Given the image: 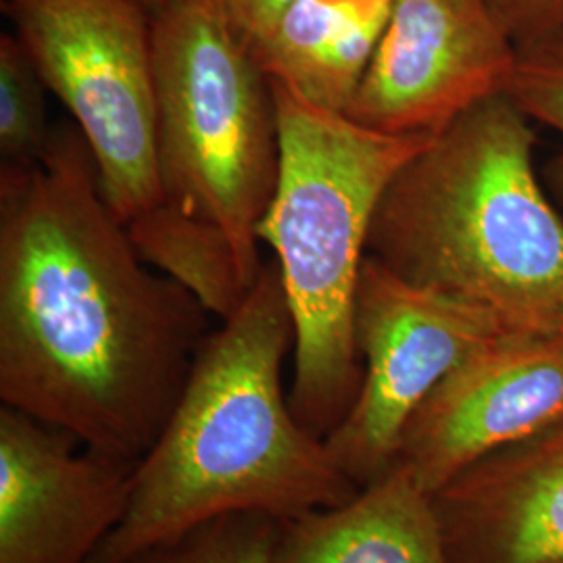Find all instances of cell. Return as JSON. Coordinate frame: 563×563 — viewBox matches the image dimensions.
Masks as SVG:
<instances>
[{
  "label": "cell",
  "instance_id": "cell-15",
  "mask_svg": "<svg viewBox=\"0 0 563 563\" xmlns=\"http://www.w3.org/2000/svg\"><path fill=\"white\" fill-rule=\"evenodd\" d=\"M41 74L15 34L0 36V159L9 167L38 162L51 141Z\"/></svg>",
  "mask_w": 563,
  "mask_h": 563
},
{
  "label": "cell",
  "instance_id": "cell-1",
  "mask_svg": "<svg viewBox=\"0 0 563 563\" xmlns=\"http://www.w3.org/2000/svg\"><path fill=\"white\" fill-rule=\"evenodd\" d=\"M211 313L144 262L74 121L0 167V401L120 462L148 453Z\"/></svg>",
  "mask_w": 563,
  "mask_h": 563
},
{
  "label": "cell",
  "instance_id": "cell-22",
  "mask_svg": "<svg viewBox=\"0 0 563 563\" xmlns=\"http://www.w3.org/2000/svg\"><path fill=\"white\" fill-rule=\"evenodd\" d=\"M558 330H563V313H562V320H560V325H558Z\"/></svg>",
  "mask_w": 563,
  "mask_h": 563
},
{
  "label": "cell",
  "instance_id": "cell-9",
  "mask_svg": "<svg viewBox=\"0 0 563 563\" xmlns=\"http://www.w3.org/2000/svg\"><path fill=\"white\" fill-rule=\"evenodd\" d=\"M563 423V330L504 328L420 405L395 463L434 495L467 465Z\"/></svg>",
  "mask_w": 563,
  "mask_h": 563
},
{
  "label": "cell",
  "instance_id": "cell-14",
  "mask_svg": "<svg viewBox=\"0 0 563 563\" xmlns=\"http://www.w3.org/2000/svg\"><path fill=\"white\" fill-rule=\"evenodd\" d=\"M142 260L192 292L220 322L251 295L253 274L222 228L162 202L125 223Z\"/></svg>",
  "mask_w": 563,
  "mask_h": 563
},
{
  "label": "cell",
  "instance_id": "cell-5",
  "mask_svg": "<svg viewBox=\"0 0 563 563\" xmlns=\"http://www.w3.org/2000/svg\"><path fill=\"white\" fill-rule=\"evenodd\" d=\"M153 76L163 202L222 228L262 274L257 228L280 176L272 78L220 0H163Z\"/></svg>",
  "mask_w": 563,
  "mask_h": 563
},
{
  "label": "cell",
  "instance_id": "cell-13",
  "mask_svg": "<svg viewBox=\"0 0 563 563\" xmlns=\"http://www.w3.org/2000/svg\"><path fill=\"white\" fill-rule=\"evenodd\" d=\"M390 11L393 0H297L255 55L272 80L346 113Z\"/></svg>",
  "mask_w": 563,
  "mask_h": 563
},
{
  "label": "cell",
  "instance_id": "cell-6",
  "mask_svg": "<svg viewBox=\"0 0 563 563\" xmlns=\"http://www.w3.org/2000/svg\"><path fill=\"white\" fill-rule=\"evenodd\" d=\"M44 86L88 142L121 222L162 205L153 15L139 0H0Z\"/></svg>",
  "mask_w": 563,
  "mask_h": 563
},
{
  "label": "cell",
  "instance_id": "cell-16",
  "mask_svg": "<svg viewBox=\"0 0 563 563\" xmlns=\"http://www.w3.org/2000/svg\"><path fill=\"white\" fill-rule=\"evenodd\" d=\"M280 520L230 514L151 544L123 563H274Z\"/></svg>",
  "mask_w": 563,
  "mask_h": 563
},
{
  "label": "cell",
  "instance_id": "cell-11",
  "mask_svg": "<svg viewBox=\"0 0 563 563\" xmlns=\"http://www.w3.org/2000/svg\"><path fill=\"white\" fill-rule=\"evenodd\" d=\"M432 505L449 563H563V423L467 465Z\"/></svg>",
  "mask_w": 563,
  "mask_h": 563
},
{
  "label": "cell",
  "instance_id": "cell-10",
  "mask_svg": "<svg viewBox=\"0 0 563 563\" xmlns=\"http://www.w3.org/2000/svg\"><path fill=\"white\" fill-rule=\"evenodd\" d=\"M132 463L0 409V563H92L121 522Z\"/></svg>",
  "mask_w": 563,
  "mask_h": 563
},
{
  "label": "cell",
  "instance_id": "cell-3",
  "mask_svg": "<svg viewBox=\"0 0 563 563\" xmlns=\"http://www.w3.org/2000/svg\"><path fill=\"white\" fill-rule=\"evenodd\" d=\"M534 142L507 95L465 111L388 181L367 255L509 328L558 330L563 220L537 178Z\"/></svg>",
  "mask_w": 563,
  "mask_h": 563
},
{
  "label": "cell",
  "instance_id": "cell-19",
  "mask_svg": "<svg viewBox=\"0 0 563 563\" xmlns=\"http://www.w3.org/2000/svg\"><path fill=\"white\" fill-rule=\"evenodd\" d=\"M295 2L297 0H220L225 18L253 53H257Z\"/></svg>",
  "mask_w": 563,
  "mask_h": 563
},
{
  "label": "cell",
  "instance_id": "cell-8",
  "mask_svg": "<svg viewBox=\"0 0 563 563\" xmlns=\"http://www.w3.org/2000/svg\"><path fill=\"white\" fill-rule=\"evenodd\" d=\"M520 65L484 0H393L346 118L390 136H437L505 95Z\"/></svg>",
  "mask_w": 563,
  "mask_h": 563
},
{
  "label": "cell",
  "instance_id": "cell-7",
  "mask_svg": "<svg viewBox=\"0 0 563 563\" xmlns=\"http://www.w3.org/2000/svg\"><path fill=\"white\" fill-rule=\"evenodd\" d=\"M504 328L483 307L409 284L365 255L355 302L362 388L325 439L342 474L360 490L383 478L428 395Z\"/></svg>",
  "mask_w": 563,
  "mask_h": 563
},
{
  "label": "cell",
  "instance_id": "cell-17",
  "mask_svg": "<svg viewBox=\"0 0 563 563\" xmlns=\"http://www.w3.org/2000/svg\"><path fill=\"white\" fill-rule=\"evenodd\" d=\"M505 95L530 120L563 134V60H520ZM544 180L563 209V151L547 165Z\"/></svg>",
  "mask_w": 563,
  "mask_h": 563
},
{
  "label": "cell",
  "instance_id": "cell-20",
  "mask_svg": "<svg viewBox=\"0 0 563 563\" xmlns=\"http://www.w3.org/2000/svg\"><path fill=\"white\" fill-rule=\"evenodd\" d=\"M541 59H553V60H563V36L562 41L555 44V48L549 53V55H544Z\"/></svg>",
  "mask_w": 563,
  "mask_h": 563
},
{
  "label": "cell",
  "instance_id": "cell-21",
  "mask_svg": "<svg viewBox=\"0 0 563 563\" xmlns=\"http://www.w3.org/2000/svg\"><path fill=\"white\" fill-rule=\"evenodd\" d=\"M139 2H141L142 7H144L151 15L163 4V0H139Z\"/></svg>",
  "mask_w": 563,
  "mask_h": 563
},
{
  "label": "cell",
  "instance_id": "cell-4",
  "mask_svg": "<svg viewBox=\"0 0 563 563\" xmlns=\"http://www.w3.org/2000/svg\"><path fill=\"white\" fill-rule=\"evenodd\" d=\"M280 176L257 239L272 246L295 325L297 420L328 439L360 395L355 302L374 211L393 176L434 136H390L274 81Z\"/></svg>",
  "mask_w": 563,
  "mask_h": 563
},
{
  "label": "cell",
  "instance_id": "cell-18",
  "mask_svg": "<svg viewBox=\"0 0 563 563\" xmlns=\"http://www.w3.org/2000/svg\"><path fill=\"white\" fill-rule=\"evenodd\" d=\"M520 60L541 59L563 36V0H484Z\"/></svg>",
  "mask_w": 563,
  "mask_h": 563
},
{
  "label": "cell",
  "instance_id": "cell-12",
  "mask_svg": "<svg viewBox=\"0 0 563 563\" xmlns=\"http://www.w3.org/2000/svg\"><path fill=\"white\" fill-rule=\"evenodd\" d=\"M274 563H449L428 495L393 465L336 507L280 520Z\"/></svg>",
  "mask_w": 563,
  "mask_h": 563
},
{
  "label": "cell",
  "instance_id": "cell-2",
  "mask_svg": "<svg viewBox=\"0 0 563 563\" xmlns=\"http://www.w3.org/2000/svg\"><path fill=\"white\" fill-rule=\"evenodd\" d=\"M292 346L278 265L263 263L241 309L202 344L174 413L134 467L121 522L92 563H123L220 516L286 520L360 493L284 393Z\"/></svg>",
  "mask_w": 563,
  "mask_h": 563
}]
</instances>
